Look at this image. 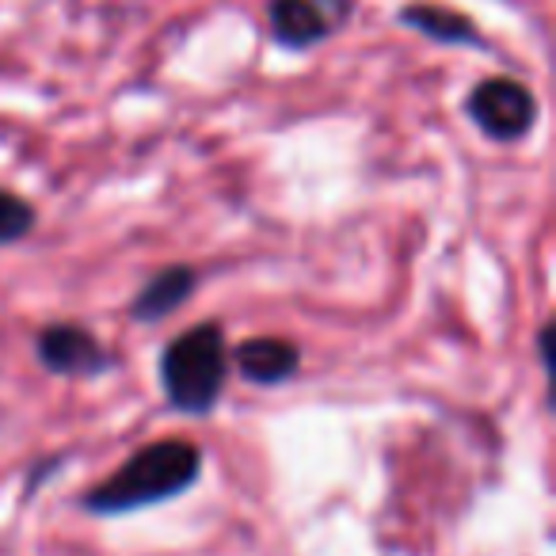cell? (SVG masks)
<instances>
[{"instance_id": "6da1fadb", "label": "cell", "mask_w": 556, "mask_h": 556, "mask_svg": "<svg viewBox=\"0 0 556 556\" xmlns=\"http://www.w3.org/2000/svg\"><path fill=\"white\" fill-rule=\"evenodd\" d=\"M199 477H202V450L187 439H161L126 457L103 484L88 488L80 495V507L88 515H103V518L130 515V510L176 500L187 488H194Z\"/></svg>"}, {"instance_id": "7a4b0ae2", "label": "cell", "mask_w": 556, "mask_h": 556, "mask_svg": "<svg viewBox=\"0 0 556 556\" xmlns=\"http://www.w3.org/2000/svg\"><path fill=\"white\" fill-rule=\"evenodd\" d=\"M225 378H229V348L222 325L214 320L187 328L161 355L164 401L184 416H210L222 401Z\"/></svg>"}, {"instance_id": "3957f363", "label": "cell", "mask_w": 556, "mask_h": 556, "mask_svg": "<svg viewBox=\"0 0 556 556\" xmlns=\"http://www.w3.org/2000/svg\"><path fill=\"white\" fill-rule=\"evenodd\" d=\"M465 115L472 118L484 138L500 141V146H515L533 130L541 108L538 96L515 77H484L465 100Z\"/></svg>"}, {"instance_id": "277c9868", "label": "cell", "mask_w": 556, "mask_h": 556, "mask_svg": "<svg viewBox=\"0 0 556 556\" xmlns=\"http://www.w3.org/2000/svg\"><path fill=\"white\" fill-rule=\"evenodd\" d=\"M351 16V0H270L267 24L278 47L313 50Z\"/></svg>"}, {"instance_id": "5b68a950", "label": "cell", "mask_w": 556, "mask_h": 556, "mask_svg": "<svg viewBox=\"0 0 556 556\" xmlns=\"http://www.w3.org/2000/svg\"><path fill=\"white\" fill-rule=\"evenodd\" d=\"M35 355H39L42 370L58 374V378H96V374L111 370L108 348L80 325H47L35 340Z\"/></svg>"}, {"instance_id": "8992f818", "label": "cell", "mask_w": 556, "mask_h": 556, "mask_svg": "<svg viewBox=\"0 0 556 556\" xmlns=\"http://www.w3.org/2000/svg\"><path fill=\"white\" fill-rule=\"evenodd\" d=\"M237 370L244 374L252 386H282L302 370V348L294 340H282V336H255L244 340L232 355Z\"/></svg>"}, {"instance_id": "52a82bcc", "label": "cell", "mask_w": 556, "mask_h": 556, "mask_svg": "<svg viewBox=\"0 0 556 556\" xmlns=\"http://www.w3.org/2000/svg\"><path fill=\"white\" fill-rule=\"evenodd\" d=\"M194 287H199V270L184 267V263H172V267L156 270L146 287L134 294L130 317L138 320V325H156V320L172 317V313L194 294Z\"/></svg>"}, {"instance_id": "ba28073f", "label": "cell", "mask_w": 556, "mask_h": 556, "mask_svg": "<svg viewBox=\"0 0 556 556\" xmlns=\"http://www.w3.org/2000/svg\"><path fill=\"white\" fill-rule=\"evenodd\" d=\"M396 20L404 27H412V31L427 35V39L442 42V47H484L477 24L469 16H462V12L442 9V4H408Z\"/></svg>"}, {"instance_id": "9c48e42d", "label": "cell", "mask_w": 556, "mask_h": 556, "mask_svg": "<svg viewBox=\"0 0 556 556\" xmlns=\"http://www.w3.org/2000/svg\"><path fill=\"white\" fill-rule=\"evenodd\" d=\"M35 229V206L16 191L0 187V244H16Z\"/></svg>"}, {"instance_id": "30bf717a", "label": "cell", "mask_w": 556, "mask_h": 556, "mask_svg": "<svg viewBox=\"0 0 556 556\" xmlns=\"http://www.w3.org/2000/svg\"><path fill=\"white\" fill-rule=\"evenodd\" d=\"M553 320H545L538 332V355H541V366H545V374L553 370Z\"/></svg>"}]
</instances>
